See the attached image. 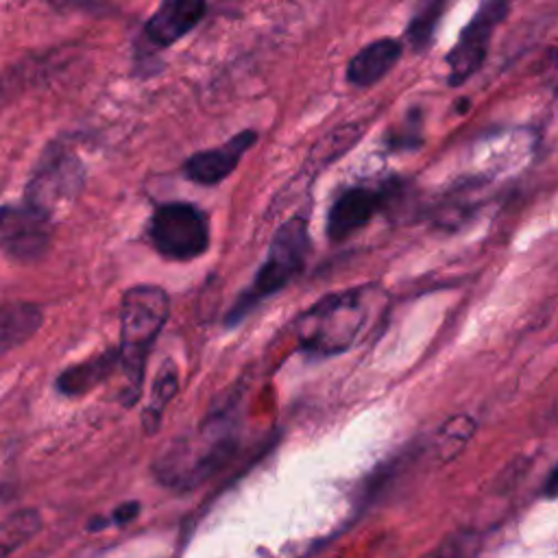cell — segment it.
<instances>
[{
	"label": "cell",
	"instance_id": "22",
	"mask_svg": "<svg viewBox=\"0 0 558 558\" xmlns=\"http://www.w3.org/2000/svg\"><path fill=\"white\" fill-rule=\"evenodd\" d=\"M543 497L547 499H558V464L547 473L545 484H543Z\"/></svg>",
	"mask_w": 558,
	"mask_h": 558
},
{
	"label": "cell",
	"instance_id": "13",
	"mask_svg": "<svg viewBox=\"0 0 558 558\" xmlns=\"http://www.w3.org/2000/svg\"><path fill=\"white\" fill-rule=\"evenodd\" d=\"M118 364H120V353L109 349L100 355H94L89 360H83L78 364L63 368L54 381V388L65 397L85 395L94 390L100 381H105Z\"/></svg>",
	"mask_w": 558,
	"mask_h": 558
},
{
	"label": "cell",
	"instance_id": "7",
	"mask_svg": "<svg viewBox=\"0 0 558 558\" xmlns=\"http://www.w3.org/2000/svg\"><path fill=\"white\" fill-rule=\"evenodd\" d=\"M508 0H482L473 17L460 31L458 41L447 54L449 85H462L469 81L484 63L495 28L508 15Z\"/></svg>",
	"mask_w": 558,
	"mask_h": 558
},
{
	"label": "cell",
	"instance_id": "9",
	"mask_svg": "<svg viewBox=\"0 0 558 558\" xmlns=\"http://www.w3.org/2000/svg\"><path fill=\"white\" fill-rule=\"evenodd\" d=\"M392 192L395 190L388 183L377 190L366 185H353L340 192L327 211L329 240L342 242L362 227H366L373 220V216L388 205Z\"/></svg>",
	"mask_w": 558,
	"mask_h": 558
},
{
	"label": "cell",
	"instance_id": "5",
	"mask_svg": "<svg viewBox=\"0 0 558 558\" xmlns=\"http://www.w3.org/2000/svg\"><path fill=\"white\" fill-rule=\"evenodd\" d=\"M148 238L159 255L190 262L207 251L209 225L205 214L192 203H163L148 220Z\"/></svg>",
	"mask_w": 558,
	"mask_h": 558
},
{
	"label": "cell",
	"instance_id": "12",
	"mask_svg": "<svg viewBox=\"0 0 558 558\" xmlns=\"http://www.w3.org/2000/svg\"><path fill=\"white\" fill-rule=\"evenodd\" d=\"M401 41L392 37L375 39L360 48L347 63V81L355 87H371L381 81L399 61Z\"/></svg>",
	"mask_w": 558,
	"mask_h": 558
},
{
	"label": "cell",
	"instance_id": "10",
	"mask_svg": "<svg viewBox=\"0 0 558 558\" xmlns=\"http://www.w3.org/2000/svg\"><path fill=\"white\" fill-rule=\"evenodd\" d=\"M255 142H257L255 131H251V129L240 131L238 135H233L231 140H227L220 146L205 148V150H198V153L190 155L183 161L181 170H183L185 179H190L198 185H216L235 170L242 155L248 148H253Z\"/></svg>",
	"mask_w": 558,
	"mask_h": 558
},
{
	"label": "cell",
	"instance_id": "4",
	"mask_svg": "<svg viewBox=\"0 0 558 558\" xmlns=\"http://www.w3.org/2000/svg\"><path fill=\"white\" fill-rule=\"evenodd\" d=\"M307 253H310L307 222L305 218L294 216L277 229L268 246V255L259 266L257 275L231 305L227 314V325H238L262 301L279 292L286 283H290L303 270Z\"/></svg>",
	"mask_w": 558,
	"mask_h": 558
},
{
	"label": "cell",
	"instance_id": "14",
	"mask_svg": "<svg viewBox=\"0 0 558 558\" xmlns=\"http://www.w3.org/2000/svg\"><path fill=\"white\" fill-rule=\"evenodd\" d=\"M41 310L35 303H7L0 314V349L9 353L41 327Z\"/></svg>",
	"mask_w": 558,
	"mask_h": 558
},
{
	"label": "cell",
	"instance_id": "15",
	"mask_svg": "<svg viewBox=\"0 0 558 558\" xmlns=\"http://www.w3.org/2000/svg\"><path fill=\"white\" fill-rule=\"evenodd\" d=\"M177 386H179V381H177V368H174L170 362H166V364L161 366V371H159L155 384H153L150 399H148L146 410H144V414H142V423H144V427H146L148 434H153V432L159 427L163 408H166L168 401L177 395Z\"/></svg>",
	"mask_w": 558,
	"mask_h": 558
},
{
	"label": "cell",
	"instance_id": "2",
	"mask_svg": "<svg viewBox=\"0 0 558 558\" xmlns=\"http://www.w3.org/2000/svg\"><path fill=\"white\" fill-rule=\"evenodd\" d=\"M170 314V299L159 286H133L120 303V366L126 379V403L137 397L146 357Z\"/></svg>",
	"mask_w": 558,
	"mask_h": 558
},
{
	"label": "cell",
	"instance_id": "18",
	"mask_svg": "<svg viewBox=\"0 0 558 558\" xmlns=\"http://www.w3.org/2000/svg\"><path fill=\"white\" fill-rule=\"evenodd\" d=\"M475 432V421L466 414H458V416H451L438 432V451H440V458L442 460H449L453 458L462 447L464 442L473 436Z\"/></svg>",
	"mask_w": 558,
	"mask_h": 558
},
{
	"label": "cell",
	"instance_id": "1",
	"mask_svg": "<svg viewBox=\"0 0 558 558\" xmlns=\"http://www.w3.org/2000/svg\"><path fill=\"white\" fill-rule=\"evenodd\" d=\"M371 299L373 288L360 286L316 301L294 323L299 347L314 355L347 351L366 325Z\"/></svg>",
	"mask_w": 558,
	"mask_h": 558
},
{
	"label": "cell",
	"instance_id": "6",
	"mask_svg": "<svg viewBox=\"0 0 558 558\" xmlns=\"http://www.w3.org/2000/svg\"><path fill=\"white\" fill-rule=\"evenodd\" d=\"M83 179V166L76 155L61 144H50L28 179L24 203L52 218L61 205L70 203L81 192Z\"/></svg>",
	"mask_w": 558,
	"mask_h": 558
},
{
	"label": "cell",
	"instance_id": "16",
	"mask_svg": "<svg viewBox=\"0 0 558 558\" xmlns=\"http://www.w3.org/2000/svg\"><path fill=\"white\" fill-rule=\"evenodd\" d=\"M41 527V517L33 508H22L11 512L0 527V547L2 556H9L13 549L33 538Z\"/></svg>",
	"mask_w": 558,
	"mask_h": 558
},
{
	"label": "cell",
	"instance_id": "8",
	"mask_svg": "<svg viewBox=\"0 0 558 558\" xmlns=\"http://www.w3.org/2000/svg\"><path fill=\"white\" fill-rule=\"evenodd\" d=\"M2 251L22 264L39 259L50 246V216L22 203L4 205L0 216Z\"/></svg>",
	"mask_w": 558,
	"mask_h": 558
},
{
	"label": "cell",
	"instance_id": "17",
	"mask_svg": "<svg viewBox=\"0 0 558 558\" xmlns=\"http://www.w3.org/2000/svg\"><path fill=\"white\" fill-rule=\"evenodd\" d=\"M449 0H423V4L418 7V11L412 15L410 24H408V41L410 46L421 52L425 50L432 39H434V31L445 13V7H447Z\"/></svg>",
	"mask_w": 558,
	"mask_h": 558
},
{
	"label": "cell",
	"instance_id": "20",
	"mask_svg": "<svg viewBox=\"0 0 558 558\" xmlns=\"http://www.w3.org/2000/svg\"><path fill=\"white\" fill-rule=\"evenodd\" d=\"M464 556V538L462 536H449L434 549H429L423 558H462Z\"/></svg>",
	"mask_w": 558,
	"mask_h": 558
},
{
	"label": "cell",
	"instance_id": "19",
	"mask_svg": "<svg viewBox=\"0 0 558 558\" xmlns=\"http://www.w3.org/2000/svg\"><path fill=\"white\" fill-rule=\"evenodd\" d=\"M386 144L392 150H414L421 146V111L412 109L397 131H390Z\"/></svg>",
	"mask_w": 558,
	"mask_h": 558
},
{
	"label": "cell",
	"instance_id": "3",
	"mask_svg": "<svg viewBox=\"0 0 558 558\" xmlns=\"http://www.w3.org/2000/svg\"><path fill=\"white\" fill-rule=\"evenodd\" d=\"M235 442L229 414H211L194 440L177 442L166 456L155 460V475L161 484L177 490L196 488L231 460Z\"/></svg>",
	"mask_w": 558,
	"mask_h": 558
},
{
	"label": "cell",
	"instance_id": "11",
	"mask_svg": "<svg viewBox=\"0 0 558 558\" xmlns=\"http://www.w3.org/2000/svg\"><path fill=\"white\" fill-rule=\"evenodd\" d=\"M207 13V0H161L144 24V35L157 48L183 39Z\"/></svg>",
	"mask_w": 558,
	"mask_h": 558
},
{
	"label": "cell",
	"instance_id": "21",
	"mask_svg": "<svg viewBox=\"0 0 558 558\" xmlns=\"http://www.w3.org/2000/svg\"><path fill=\"white\" fill-rule=\"evenodd\" d=\"M140 504L137 501H124L122 506H118L109 519H111V525H126L129 521H133L137 514H140Z\"/></svg>",
	"mask_w": 558,
	"mask_h": 558
}]
</instances>
